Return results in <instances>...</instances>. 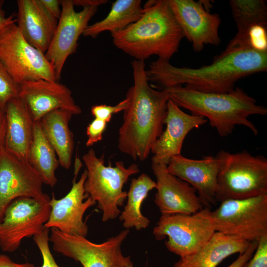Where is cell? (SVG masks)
<instances>
[{
  "label": "cell",
  "mask_w": 267,
  "mask_h": 267,
  "mask_svg": "<svg viewBox=\"0 0 267 267\" xmlns=\"http://www.w3.org/2000/svg\"><path fill=\"white\" fill-rule=\"evenodd\" d=\"M267 70V51L241 47L222 51L213 62L198 68L178 67L158 59L146 70L149 82L161 89L178 85L204 92L226 93L240 79Z\"/></svg>",
  "instance_id": "1"
},
{
  "label": "cell",
  "mask_w": 267,
  "mask_h": 267,
  "mask_svg": "<svg viewBox=\"0 0 267 267\" xmlns=\"http://www.w3.org/2000/svg\"><path fill=\"white\" fill-rule=\"evenodd\" d=\"M131 65L134 84L126 94L129 104L119 130L118 147L133 159L143 161L163 131L169 99L165 90L149 84L144 61L134 59Z\"/></svg>",
  "instance_id": "2"
},
{
  "label": "cell",
  "mask_w": 267,
  "mask_h": 267,
  "mask_svg": "<svg viewBox=\"0 0 267 267\" xmlns=\"http://www.w3.org/2000/svg\"><path fill=\"white\" fill-rule=\"evenodd\" d=\"M111 36L117 48L143 61L152 55L169 61L184 38L168 0H148L138 20Z\"/></svg>",
  "instance_id": "3"
},
{
  "label": "cell",
  "mask_w": 267,
  "mask_h": 267,
  "mask_svg": "<svg viewBox=\"0 0 267 267\" xmlns=\"http://www.w3.org/2000/svg\"><path fill=\"white\" fill-rule=\"evenodd\" d=\"M169 99L192 115L206 118L222 137L231 134L236 125H243L257 135L258 130L248 118L267 114V108L242 89L236 87L226 93L204 92L178 85L166 89Z\"/></svg>",
  "instance_id": "4"
},
{
  "label": "cell",
  "mask_w": 267,
  "mask_h": 267,
  "mask_svg": "<svg viewBox=\"0 0 267 267\" xmlns=\"http://www.w3.org/2000/svg\"><path fill=\"white\" fill-rule=\"evenodd\" d=\"M217 201L243 199L267 195V159L246 150L231 153L220 150Z\"/></svg>",
  "instance_id": "5"
},
{
  "label": "cell",
  "mask_w": 267,
  "mask_h": 267,
  "mask_svg": "<svg viewBox=\"0 0 267 267\" xmlns=\"http://www.w3.org/2000/svg\"><path fill=\"white\" fill-rule=\"evenodd\" d=\"M82 158L87 174L85 193L96 202L102 212V222L116 218L121 213L119 207L127 197V192L123 190L124 185L130 177L139 172L138 166L134 163L126 167L123 161H118L114 167L110 164L106 166L104 154L97 157L92 148Z\"/></svg>",
  "instance_id": "6"
},
{
  "label": "cell",
  "mask_w": 267,
  "mask_h": 267,
  "mask_svg": "<svg viewBox=\"0 0 267 267\" xmlns=\"http://www.w3.org/2000/svg\"><path fill=\"white\" fill-rule=\"evenodd\" d=\"M216 232L210 209L204 207L190 215H161L153 234L157 240L168 237V250L180 258L194 254Z\"/></svg>",
  "instance_id": "7"
},
{
  "label": "cell",
  "mask_w": 267,
  "mask_h": 267,
  "mask_svg": "<svg viewBox=\"0 0 267 267\" xmlns=\"http://www.w3.org/2000/svg\"><path fill=\"white\" fill-rule=\"evenodd\" d=\"M0 61L19 85L40 79L56 81L44 54L25 40L16 23L0 30Z\"/></svg>",
  "instance_id": "8"
},
{
  "label": "cell",
  "mask_w": 267,
  "mask_h": 267,
  "mask_svg": "<svg viewBox=\"0 0 267 267\" xmlns=\"http://www.w3.org/2000/svg\"><path fill=\"white\" fill-rule=\"evenodd\" d=\"M212 216L216 231L258 241L267 234V195L222 201Z\"/></svg>",
  "instance_id": "9"
},
{
  "label": "cell",
  "mask_w": 267,
  "mask_h": 267,
  "mask_svg": "<svg viewBox=\"0 0 267 267\" xmlns=\"http://www.w3.org/2000/svg\"><path fill=\"white\" fill-rule=\"evenodd\" d=\"M129 232L125 229L103 243L96 244L86 237L51 228L49 240L54 251L79 262L83 267H125L131 258L123 255L121 247Z\"/></svg>",
  "instance_id": "10"
},
{
  "label": "cell",
  "mask_w": 267,
  "mask_h": 267,
  "mask_svg": "<svg viewBox=\"0 0 267 267\" xmlns=\"http://www.w3.org/2000/svg\"><path fill=\"white\" fill-rule=\"evenodd\" d=\"M50 198L22 197L12 201L0 222V247L12 252L26 238L34 236L44 228L50 212Z\"/></svg>",
  "instance_id": "11"
},
{
  "label": "cell",
  "mask_w": 267,
  "mask_h": 267,
  "mask_svg": "<svg viewBox=\"0 0 267 267\" xmlns=\"http://www.w3.org/2000/svg\"><path fill=\"white\" fill-rule=\"evenodd\" d=\"M61 13L53 37L45 56L51 65L55 80L59 82L68 57L75 53L78 41L98 6H88L76 12L72 0H62Z\"/></svg>",
  "instance_id": "12"
},
{
  "label": "cell",
  "mask_w": 267,
  "mask_h": 267,
  "mask_svg": "<svg viewBox=\"0 0 267 267\" xmlns=\"http://www.w3.org/2000/svg\"><path fill=\"white\" fill-rule=\"evenodd\" d=\"M43 182L28 162L0 148V222L4 212L14 200L22 197L41 198L46 194Z\"/></svg>",
  "instance_id": "13"
},
{
  "label": "cell",
  "mask_w": 267,
  "mask_h": 267,
  "mask_svg": "<svg viewBox=\"0 0 267 267\" xmlns=\"http://www.w3.org/2000/svg\"><path fill=\"white\" fill-rule=\"evenodd\" d=\"M87 176L85 170L78 181L74 177L70 190L61 199H56L54 194H52L49 201L50 212L44 227L55 228L69 235L86 237L88 227L83 217L89 208L96 204L85 193L84 183Z\"/></svg>",
  "instance_id": "14"
},
{
  "label": "cell",
  "mask_w": 267,
  "mask_h": 267,
  "mask_svg": "<svg viewBox=\"0 0 267 267\" xmlns=\"http://www.w3.org/2000/svg\"><path fill=\"white\" fill-rule=\"evenodd\" d=\"M184 35L193 50L201 51L205 44L218 45L221 40L219 29L221 19L204 7L202 2L193 0H168Z\"/></svg>",
  "instance_id": "15"
},
{
  "label": "cell",
  "mask_w": 267,
  "mask_h": 267,
  "mask_svg": "<svg viewBox=\"0 0 267 267\" xmlns=\"http://www.w3.org/2000/svg\"><path fill=\"white\" fill-rule=\"evenodd\" d=\"M151 168L156 179L154 202L161 215H190L205 207L195 189L171 174L167 165L152 162Z\"/></svg>",
  "instance_id": "16"
},
{
  "label": "cell",
  "mask_w": 267,
  "mask_h": 267,
  "mask_svg": "<svg viewBox=\"0 0 267 267\" xmlns=\"http://www.w3.org/2000/svg\"><path fill=\"white\" fill-rule=\"evenodd\" d=\"M18 97L26 105L34 122L58 109L66 110L73 115L82 112L70 89L57 81L40 79L24 82L20 85Z\"/></svg>",
  "instance_id": "17"
},
{
  "label": "cell",
  "mask_w": 267,
  "mask_h": 267,
  "mask_svg": "<svg viewBox=\"0 0 267 267\" xmlns=\"http://www.w3.org/2000/svg\"><path fill=\"white\" fill-rule=\"evenodd\" d=\"M207 121L202 116L186 113L169 99L164 121L166 128L151 148L152 162L167 165L173 157L181 154L183 141L188 133Z\"/></svg>",
  "instance_id": "18"
},
{
  "label": "cell",
  "mask_w": 267,
  "mask_h": 267,
  "mask_svg": "<svg viewBox=\"0 0 267 267\" xmlns=\"http://www.w3.org/2000/svg\"><path fill=\"white\" fill-rule=\"evenodd\" d=\"M167 170L194 187L205 207L210 208L216 203L219 171V162L216 156H205L196 160L180 154L170 159Z\"/></svg>",
  "instance_id": "19"
},
{
  "label": "cell",
  "mask_w": 267,
  "mask_h": 267,
  "mask_svg": "<svg viewBox=\"0 0 267 267\" xmlns=\"http://www.w3.org/2000/svg\"><path fill=\"white\" fill-rule=\"evenodd\" d=\"M18 28L25 40L44 53L49 48L58 20L46 10L40 0H18Z\"/></svg>",
  "instance_id": "20"
},
{
  "label": "cell",
  "mask_w": 267,
  "mask_h": 267,
  "mask_svg": "<svg viewBox=\"0 0 267 267\" xmlns=\"http://www.w3.org/2000/svg\"><path fill=\"white\" fill-rule=\"evenodd\" d=\"M5 112L6 131L4 146L12 154L28 162L35 122L18 97L8 102Z\"/></svg>",
  "instance_id": "21"
},
{
  "label": "cell",
  "mask_w": 267,
  "mask_h": 267,
  "mask_svg": "<svg viewBox=\"0 0 267 267\" xmlns=\"http://www.w3.org/2000/svg\"><path fill=\"white\" fill-rule=\"evenodd\" d=\"M250 242L216 231L199 250L180 258L173 267H217L230 255L243 254Z\"/></svg>",
  "instance_id": "22"
},
{
  "label": "cell",
  "mask_w": 267,
  "mask_h": 267,
  "mask_svg": "<svg viewBox=\"0 0 267 267\" xmlns=\"http://www.w3.org/2000/svg\"><path fill=\"white\" fill-rule=\"evenodd\" d=\"M73 115L69 112L56 109L39 121L43 132L54 149L60 165L69 169L71 165L74 141L69 124Z\"/></svg>",
  "instance_id": "23"
},
{
  "label": "cell",
  "mask_w": 267,
  "mask_h": 267,
  "mask_svg": "<svg viewBox=\"0 0 267 267\" xmlns=\"http://www.w3.org/2000/svg\"><path fill=\"white\" fill-rule=\"evenodd\" d=\"M229 4L237 32L223 51L250 47L248 34L251 28L256 25L267 27V2L264 0H231Z\"/></svg>",
  "instance_id": "24"
},
{
  "label": "cell",
  "mask_w": 267,
  "mask_h": 267,
  "mask_svg": "<svg viewBox=\"0 0 267 267\" xmlns=\"http://www.w3.org/2000/svg\"><path fill=\"white\" fill-rule=\"evenodd\" d=\"M156 186V181L145 173L132 179L127 192V202L119 217L126 229L134 227L139 230L149 225L150 221L142 215L141 207L148 193Z\"/></svg>",
  "instance_id": "25"
},
{
  "label": "cell",
  "mask_w": 267,
  "mask_h": 267,
  "mask_svg": "<svg viewBox=\"0 0 267 267\" xmlns=\"http://www.w3.org/2000/svg\"><path fill=\"white\" fill-rule=\"evenodd\" d=\"M141 2L140 0H116L112 2L108 15L102 20L89 25L83 35L95 38L105 31L111 34L124 29L141 17Z\"/></svg>",
  "instance_id": "26"
},
{
  "label": "cell",
  "mask_w": 267,
  "mask_h": 267,
  "mask_svg": "<svg viewBox=\"0 0 267 267\" xmlns=\"http://www.w3.org/2000/svg\"><path fill=\"white\" fill-rule=\"evenodd\" d=\"M56 153L45 137L39 122H35L34 134L28 162L37 171L44 184L53 187L57 179L55 171L60 164Z\"/></svg>",
  "instance_id": "27"
},
{
  "label": "cell",
  "mask_w": 267,
  "mask_h": 267,
  "mask_svg": "<svg viewBox=\"0 0 267 267\" xmlns=\"http://www.w3.org/2000/svg\"><path fill=\"white\" fill-rule=\"evenodd\" d=\"M20 85L17 84L0 61V108L5 111L7 103L18 97Z\"/></svg>",
  "instance_id": "28"
},
{
  "label": "cell",
  "mask_w": 267,
  "mask_h": 267,
  "mask_svg": "<svg viewBox=\"0 0 267 267\" xmlns=\"http://www.w3.org/2000/svg\"><path fill=\"white\" fill-rule=\"evenodd\" d=\"M49 236V229L45 227L33 236L34 241L42 256L43 264L41 267H59L50 251Z\"/></svg>",
  "instance_id": "29"
},
{
  "label": "cell",
  "mask_w": 267,
  "mask_h": 267,
  "mask_svg": "<svg viewBox=\"0 0 267 267\" xmlns=\"http://www.w3.org/2000/svg\"><path fill=\"white\" fill-rule=\"evenodd\" d=\"M129 101L127 98L114 106L106 104L95 105L91 108V113L94 118L98 119L107 123L111 119L113 114L124 111L128 107Z\"/></svg>",
  "instance_id": "30"
},
{
  "label": "cell",
  "mask_w": 267,
  "mask_h": 267,
  "mask_svg": "<svg viewBox=\"0 0 267 267\" xmlns=\"http://www.w3.org/2000/svg\"><path fill=\"white\" fill-rule=\"evenodd\" d=\"M249 44L252 49L260 51H267V27L256 25L251 28L248 34Z\"/></svg>",
  "instance_id": "31"
},
{
  "label": "cell",
  "mask_w": 267,
  "mask_h": 267,
  "mask_svg": "<svg viewBox=\"0 0 267 267\" xmlns=\"http://www.w3.org/2000/svg\"><path fill=\"white\" fill-rule=\"evenodd\" d=\"M255 254L242 267H267V234L258 240Z\"/></svg>",
  "instance_id": "32"
},
{
  "label": "cell",
  "mask_w": 267,
  "mask_h": 267,
  "mask_svg": "<svg viewBox=\"0 0 267 267\" xmlns=\"http://www.w3.org/2000/svg\"><path fill=\"white\" fill-rule=\"evenodd\" d=\"M107 123L102 120L94 118L87 128L88 139L86 146H92L94 143L101 140L103 134L106 129Z\"/></svg>",
  "instance_id": "33"
},
{
  "label": "cell",
  "mask_w": 267,
  "mask_h": 267,
  "mask_svg": "<svg viewBox=\"0 0 267 267\" xmlns=\"http://www.w3.org/2000/svg\"><path fill=\"white\" fill-rule=\"evenodd\" d=\"M258 245V241L250 242L247 249L242 254H239L238 258L227 267H242L252 257Z\"/></svg>",
  "instance_id": "34"
},
{
  "label": "cell",
  "mask_w": 267,
  "mask_h": 267,
  "mask_svg": "<svg viewBox=\"0 0 267 267\" xmlns=\"http://www.w3.org/2000/svg\"><path fill=\"white\" fill-rule=\"evenodd\" d=\"M42 4L55 18L58 20L61 13V9L60 8L61 0H40Z\"/></svg>",
  "instance_id": "35"
},
{
  "label": "cell",
  "mask_w": 267,
  "mask_h": 267,
  "mask_svg": "<svg viewBox=\"0 0 267 267\" xmlns=\"http://www.w3.org/2000/svg\"><path fill=\"white\" fill-rule=\"evenodd\" d=\"M0 267H35L30 263H16L13 262L8 256L0 255Z\"/></svg>",
  "instance_id": "36"
},
{
  "label": "cell",
  "mask_w": 267,
  "mask_h": 267,
  "mask_svg": "<svg viewBox=\"0 0 267 267\" xmlns=\"http://www.w3.org/2000/svg\"><path fill=\"white\" fill-rule=\"evenodd\" d=\"M6 131V117L5 111L0 108V148L4 145Z\"/></svg>",
  "instance_id": "37"
},
{
  "label": "cell",
  "mask_w": 267,
  "mask_h": 267,
  "mask_svg": "<svg viewBox=\"0 0 267 267\" xmlns=\"http://www.w3.org/2000/svg\"><path fill=\"white\" fill-rule=\"evenodd\" d=\"M3 3V0H0V30L6 26L12 23H16V18L14 17L13 14L9 16H6L5 12L2 9Z\"/></svg>",
  "instance_id": "38"
},
{
  "label": "cell",
  "mask_w": 267,
  "mask_h": 267,
  "mask_svg": "<svg viewBox=\"0 0 267 267\" xmlns=\"http://www.w3.org/2000/svg\"><path fill=\"white\" fill-rule=\"evenodd\" d=\"M74 6H97L105 4L106 0H72Z\"/></svg>",
  "instance_id": "39"
},
{
  "label": "cell",
  "mask_w": 267,
  "mask_h": 267,
  "mask_svg": "<svg viewBox=\"0 0 267 267\" xmlns=\"http://www.w3.org/2000/svg\"><path fill=\"white\" fill-rule=\"evenodd\" d=\"M125 267H134L133 264L131 261V259L127 262Z\"/></svg>",
  "instance_id": "40"
}]
</instances>
